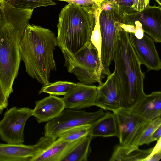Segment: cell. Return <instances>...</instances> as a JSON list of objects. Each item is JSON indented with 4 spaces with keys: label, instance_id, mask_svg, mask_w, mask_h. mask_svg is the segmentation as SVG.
Here are the masks:
<instances>
[{
    "label": "cell",
    "instance_id": "e0dca14e",
    "mask_svg": "<svg viewBox=\"0 0 161 161\" xmlns=\"http://www.w3.org/2000/svg\"><path fill=\"white\" fill-rule=\"evenodd\" d=\"M82 138L71 142L56 139L40 153L32 157L30 161H61Z\"/></svg>",
    "mask_w": 161,
    "mask_h": 161
},
{
    "label": "cell",
    "instance_id": "f1b7e54d",
    "mask_svg": "<svg viewBox=\"0 0 161 161\" xmlns=\"http://www.w3.org/2000/svg\"><path fill=\"white\" fill-rule=\"evenodd\" d=\"M161 137V125L159 126L147 138L145 144L148 145L151 142L158 140Z\"/></svg>",
    "mask_w": 161,
    "mask_h": 161
},
{
    "label": "cell",
    "instance_id": "7c38bea8",
    "mask_svg": "<svg viewBox=\"0 0 161 161\" xmlns=\"http://www.w3.org/2000/svg\"><path fill=\"white\" fill-rule=\"evenodd\" d=\"M95 106L113 112L121 108L120 84L114 70L108 75L104 83L97 86Z\"/></svg>",
    "mask_w": 161,
    "mask_h": 161
},
{
    "label": "cell",
    "instance_id": "4fadbf2b",
    "mask_svg": "<svg viewBox=\"0 0 161 161\" xmlns=\"http://www.w3.org/2000/svg\"><path fill=\"white\" fill-rule=\"evenodd\" d=\"M129 35L130 42L141 64L146 67L147 72L159 71L161 61L154 40L145 33L141 39L137 38L134 33Z\"/></svg>",
    "mask_w": 161,
    "mask_h": 161
},
{
    "label": "cell",
    "instance_id": "d6986e66",
    "mask_svg": "<svg viewBox=\"0 0 161 161\" xmlns=\"http://www.w3.org/2000/svg\"><path fill=\"white\" fill-rule=\"evenodd\" d=\"M153 148L141 150L136 146L125 147L120 144L114 149L110 161H145Z\"/></svg>",
    "mask_w": 161,
    "mask_h": 161
},
{
    "label": "cell",
    "instance_id": "f546056e",
    "mask_svg": "<svg viewBox=\"0 0 161 161\" xmlns=\"http://www.w3.org/2000/svg\"><path fill=\"white\" fill-rule=\"evenodd\" d=\"M161 158V151L151 153L146 159L145 161H158Z\"/></svg>",
    "mask_w": 161,
    "mask_h": 161
},
{
    "label": "cell",
    "instance_id": "9a60e30c",
    "mask_svg": "<svg viewBox=\"0 0 161 161\" xmlns=\"http://www.w3.org/2000/svg\"><path fill=\"white\" fill-rule=\"evenodd\" d=\"M35 104L32 116L39 123L53 119L65 108L62 98L51 95L35 101Z\"/></svg>",
    "mask_w": 161,
    "mask_h": 161
},
{
    "label": "cell",
    "instance_id": "83f0119b",
    "mask_svg": "<svg viewBox=\"0 0 161 161\" xmlns=\"http://www.w3.org/2000/svg\"><path fill=\"white\" fill-rule=\"evenodd\" d=\"M8 98L6 95L0 83V114L7 108L8 105Z\"/></svg>",
    "mask_w": 161,
    "mask_h": 161
},
{
    "label": "cell",
    "instance_id": "52a82bcc",
    "mask_svg": "<svg viewBox=\"0 0 161 161\" xmlns=\"http://www.w3.org/2000/svg\"><path fill=\"white\" fill-rule=\"evenodd\" d=\"M103 109L93 112L65 108L44 127V136L56 139L63 132L72 128L86 125H92L104 115Z\"/></svg>",
    "mask_w": 161,
    "mask_h": 161
},
{
    "label": "cell",
    "instance_id": "7402d4cb",
    "mask_svg": "<svg viewBox=\"0 0 161 161\" xmlns=\"http://www.w3.org/2000/svg\"><path fill=\"white\" fill-rule=\"evenodd\" d=\"M91 125H83L70 129L62 133L57 139L69 142L76 141L88 135Z\"/></svg>",
    "mask_w": 161,
    "mask_h": 161
},
{
    "label": "cell",
    "instance_id": "9c48e42d",
    "mask_svg": "<svg viewBox=\"0 0 161 161\" xmlns=\"http://www.w3.org/2000/svg\"><path fill=\"white\" fill-rule=\"evenodd\" d=\"M32 112V109L26 107H13L7 110L0 121L1 139L7 143H23L24 127Z\"/></svg>",
    "mask_w": 161,
    "mask_h": 161
},
{
    "label": "cell",
    "instance_id": "30bf717a",
    "mask_svg": "<svg viewBox=\"0 0 161 161\" xmlns=\"http://www.w3.org/2000/svg\"><path fill=\"white\" fill-rule=\"evenodd\" d=\"M138 21L145 33L155 42H161V8L160 6L148 5L140 12L124 14L121 19L122 23L130 25Z\"/></svg>",
    "mask_w": 161,
    "mask_h": 161
},
{
    "label": "cell",
    "instance_id": "d4e9b609",
    "mask_svg": "<svg viewBox=\"0 0 161 161\" xmlns=\"http://www.w3.org/2000/svg\"><path fill=\"white\" fill-rule=\"evenodd\" d=\"M161 125V116L151 120L140 136L136 146L138 147L145 144L147 138L155 130Z\"/></svg>",
    "mask_w": 161,
    "mask_h": 161
},
{
    "label": "cell",
    "instance_id": "1f68e13d",
    "mask_svg": "<svg viewBox=\"0 0 161 161\" xmlns=\"http://www.w3.org/2000/svg\"><path fill=\"white\" fill-rule=\"evenodd\" d=\"M7 0H0V3H1L3 2H5Z\"/></svg>",
    "mask_w": 161,
    "mask_h": 161
},
{
    "label": "cell",
    "instance_id": "4dcf8cb0",
    "mask_svg": "<svg viewBox=\"0 0 161 161\" xmlns=\"http://www.w3.org/2000/svg\"><path fill=\"white\" fill-rule=\"evenodd\" d=\"M157 3L160 6L161 5V0H155Z\"/></svg>",
    "mask_w": 161,
    "mask_h": 161
},
{
    "label": "cell",
    "instance_id": "4316f807",
    "mask_svg": "<svg viewBox=\"0 0 161 161\" xmlns=\"http://www.w3.org/2000/svg\"><path fill=\"white\" fill-rule=\"evenodd\" d=\"M151 0H133L132 8L134 11L140 12L149 4Z\"/></svg>",
    "mask_w": 161,
    "mask_h": 161
},
{
    "label": "cell",
    "instance_id": "7a4b0ae2",
    "mask_svg": "<svg viewBox=\"0 0 161 161\" xmlns=\"http://www.w3.org/2000/svg\"><path fill=\"white\" fill-rule=\"evenodd\" d=\"M58 43L50 30L29 23L20 41L19 53L26 72L43 86L50 83L51 72L56 70L53 52Z\"/></svg>",
    "mask_w": 161,
    "mask_h": 161
},
{
    "label": "cell",
    "instance_id": "484cf974",
    "mask_svg": "<svg viewBox=\"0 0 161 161\" xmlns=\"http://www.w3.org/2000/svg\"><path fill=\"white\" fill-rule=\"evenodd\" d=\"M67 2L69 3L84 7L91 6L96 3H102L105 0H54Z\"/></svg>",
    "mask_w": 161,
    "mask_h": 161
},
{
    "label": "cell",
    "instance_id": "2e32d148",
    "mask_svg": "<svg viewBox=\"0 0 161 161\" xmlns=\"http://www.w3.org/2000/svg\"><path fill=\"white\" fill-rule=\"evenodd\" d=\"M146 120L151 121L161 115V92L155 91L145 96L129 109Z\"/></svg>",
    "mask_w": 161,
    "mask_h": 161
},
{
    "label": "cell",
    "instance_id": "3957f363",
    "mask_svg": "<svg viewBox=\"0 0 161 161\" xmlns=\"http://www.w3.org/2000/svg\"><path fill=\"white\" fill-rule=\"evenodd\" d=\"M113 60L120 84L121 108L130 109L146 95L143 90L145 75L129 33L120 27Z\"/></svg>",
    "mask_w": 161,
    "mask_h": 161
},
{
    "label": "cell",
    "instance_id": "ba28073f",
    "mask_svg": "<svg viewBox=\"0 0 161 161\" xmlns=\"http://www.w3.org/2000/svg\"><path fill=\"white\" fill-rule=\"evenodd\" d=\"M113 112L117 122L120 144L125 147L136 146L140 136L151 121L123 108Z\"/></svg>",
    "mask_w": 161,
    "mask_h": 161
},
{
    "label": "cell",
    "instance_id": "8fae6325",
    "mask_svg": "<svg viewBox=\"0 0 161 161\" xmlns=\"http://www.w3.org/2000/svg\"><path fill=\"white\" fill-rule=\"evenodd\" d=\"M54 140L44 136L34 145L0 143V161H30Z\"/></svg>",
    "mask_w": 161,
    "mask_h": 161
},
{
    "label": "cell",
    "instance_id": "44dd1931",
    "mask_svg": "<svg viewBox=\"0 0 161 161\" xmlns=\"http://www.w3.org/2000/svg\"><path fill=\"white\" fill-rule=\"evenodd\" d=\"M76 83L66 81H58L43 86L39 91L53 95H65L72 89Z\"/></svg>",
    "mask_w": 161,
    "mask_h": 161
},
{
    "label": "cell",
    "instance_id": "ffe728a7",
    "mask_svg": "<svg viewBox=\"0 0 161 161\" xmlns=\"http://www.w3.org/2000/svg\"><path fill=\"white\" fill-rule=\"evenodd\" d=\"M92 137L88 134L82 138L65 155L61 161H86Z\"/></svg>",
    "mask_w": 161,
    "mask_h": 161
},
{
    "label": "cell",
    "instance_id": "603a6c76",
    "mask_svg": "<svg viewBox=\"0 0 161 161\" xmlns=\"http://www.w3.org/2000/svg\"><path fill=\"white\" fill-rule=\"evenodd\" d=\"M5 2L14 8L32 10L39 7L56 4L53 0H7Z\"/></svg>",
    "mask_w": 161,
    "mask_h": 161
},
{
    "label": "cell",
    "instance_id": "277c9868",
    "mask_svg": "<svg viewBox=\"0 0 161 161\" xmlns=\"http://www.w3.org/2000/svg\"><path fill=\"white\" fill-rule=\"evenodd\" d=\"M97 3L89 7L69 3L62 8L57 25V37L62 51L75 53L90 41L95 25Z\"/></svg>",
    "mask_w": 161,
    "mask_h": 161
},
{
    "label": "cell",
    "instance_id": "ac0fdd59",
    "mask_svg": "<svg viewBox=\"0 0 161 161\" xmlns=\"http://www.w3.org/2000/svg\"><path fill=\"white\" fill-rule=\"evenodd\" d=\"M89 134L93 137H118V130L114 113H105L91 125Z\"/></svg>",
    "mask_w": 161,
    "mask_h": 161
},
{
    "label": "cell",
    "instance_id": "5bb4252c",
    "mask_svg": "<svg viewBox=\"0 0 161 161\" xmlns=\"http://www.w3.org/2000/svg\"><path fill=\"white\" fill-rule=\"evenodd\" d=\"M97 94L96 86L77 83L62 98L65 108L79 110L95 106Z\"/></svg>",
    "mask_w": 161,
    "mask_h": 161
},
{
    "label": "cell",
    "instance_id": "cb8c5ba5",
    "mask_svg": "<svg viewBox=\"0 0 161 161\" xmlns=\"http://www.w3.org/2000/svg\"><path fill=\"white\" fill-rule=\"evenodd\" d=\"M104 2L121 18L124 14H129L135 12L132 8L133 0H105Z\"/></svg>",
    "mask_w": 161,
    "mask_h": 161
},
{
    "label": "cell",
    "instance_id": "5b68a950",
    "mask_svg": "<svg viewBox=\"0 0 161 161\" xmlns=\"http://www.w3.org/2000/svg\"><path fill=\"white\" fill-rule=\"evenodd\" d=\"M65 66L68 72L75 75L81 83L90 85L102 84L103 67L97 51L90 41L75 54L62 51Z\"/></svg>",
    "mask_w": 161,
    "mask_h": 161
},
{
    "label": "cell",
    "instance_id": "6da1fadb",
    "mask_svg": "<svg viewBox=\"0 0 161 161\" xmlns=\"http://www.w3.org/2000/svg\"><path fill=\"white\" fill-rule=\"evenodd\" d=\"M33 11L0 3V83L8 98L21 60L20 41Z\"/></svg>",
    "mask_w": 161,
    "mask_h": 161
},
{
    "label": "cell",
    "instance_id": "8992f818",
    "mask_svg": "<svg viewBox=\"0 0 161 161\" xmlns=\"http://www.w3.org/2000/svg\"><path fill=\"white\" fill-rule=\"evenodd\" d=\"M121 18L106 3H102L99 21L102 37L101 61L103 74L111 73L109 67L113 61Z\"/></svg>",
    "mask_w": 161,
    "mask_h": 161
}]
</instances>
